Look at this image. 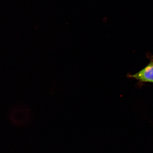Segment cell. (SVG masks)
Masks as SVG:
<instances>
[{
	"label": "cell",
	"instance_id": "2",
	"mask_svg": "<svg viewBox=\"0 0 153 153\" xmlns=\"http://www.w3.org/2000/svg\"><path fill=\"white\" fill-rule=\"evenodd\" d=\"M146 55L150 60L149 64L137 73L127 74L128 77L137 80L139 85L141 87L143 83H153V55L149 53Z\"/></svg>",
	"mask_w": 153,
	"mask_h": 153
},
{
	"label": "cell",
	"instance_id": "1",
	"mask_svg": "<svg viewBox=\"0 0 153 153\" xmlns=\"http://www.w3.org/2000/svg\"><path fill=\"white\" fill-rule=\"evenodd\" d=\"M9 118L15 125L24 127L31 122L32 114L31 110L24 105H16L10 111Z\"/></svg>",
	"mask_w": 153,
	"mask_h": 153
}]
</instances>
